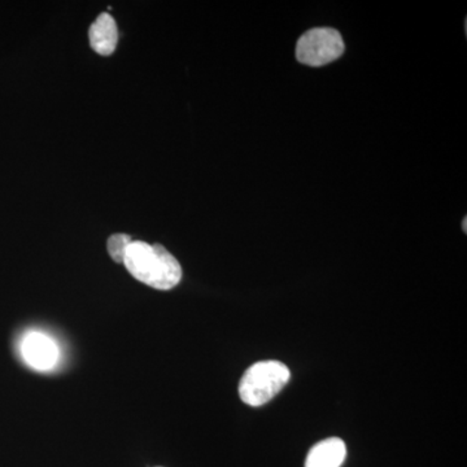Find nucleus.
I'll return each instance as SVG.
<instances>
[{"label":"nucleus","instance_id":"4","mask_svg":"<svg viewBox=\"0 0 467 467\" xmlns=\"http://www.w3.org/2000/svg\"><path fill=\"white\" fill-rule=\"evenodd\" d=\"M21 353L26 364L39 371L50 370L57 365L58 358L57 344L39 331L26 335L21 343Z\"/></svg>","mask_w":467,"mask_h":467},{"label":"nucleus","instance_id":"8","mask_svg":"<svg viewBox=\"0 0 467 467\" xmlns=\"http://www.w3.org/2000/svg\"><path fill=\"white\" fill-rule=\"evenodd\" d=\"M466 223H467V221H466V218L465 220H463V232H467V226H466Z\"/></svg>","mask_w":467,"mask_h":467},{"label":"nucleus","instance_id":"2","mask_svg":"<svg viewBox=\"0 0 467 467\" xmlns=\"http://www.w3.org/2000/svg\"><path fill=\"white\" fill-rule=\"evenodd\" d=\"M290 377V368L284 362H256L242 377L239 396L250 407H263L281 392Z\"/></svg>","mask_w":467,"mask_h":467},{"label":"nucleus","instance_id":"3","mask_svg":"<svg viewBox=\"0 0 467 467\" xmlns=\"http://www.w3.org/2000/svg\"><path fill=\"white\" fill-rule=\"evenodd\" d=\"M344 41L331 27H316L301 36L296 45V57L309 67H324L342 57Z\"/></svg>","mask_w":467,"mask_h":467},{"label":"nucleus","instance_id":"1","mask_svg":"<svg viewBox=\"0 0 467 467\" xmlns=\"http://www.w3.org/2000/svg\"><path fill=\"white\" fill-rule=\"evenodd\" d=\"M124 265L137 281L168 291L182 279V267L161 244L133 241L126 251Z\"/></svg>","mask_w":467,"mask_h":467},{"label":"nucleus","instance_id":"5","mask_svg":"<svg viewBox=\"0 0 467 467\" xmlns=\"http://www.w3.org/2000/svg\"><path fill=\"white\" fill-rule=\"evenodd\" d=\"M90 45L92 50L101 57H109L115 52L117 42H119V30L115 18L109 14H101L97 20L92 23L90 32Z\"/></svg>","mask_w":467,"mask_h":467},{"label":"nucleus","instance_id":"7","mask_svg":"<svg viewBox=\"0 0 467 467\" xmlns=\"http://www.w3.org/2000/svg\"><path fill=\"white\" fill-rule=\"evenodd\" d=\"M133 239L126 234H113L107 243V248H109V256L115 263L124 264L126 251H128L129 245L131 244Z\"/></svg>","mask_w":467,"mask_h":467},{"label":"nucleus","instance_id":"6","mask_svg":"<svg viewBox=\"0 0 467 467\" xmlns=\"http://www.w3.org/2000/svg\"><path fill=\"white\" fill-rule=\"evenodd\" d=\"M346 457L347 447L342 439H326L309 451L306 467H340Z\"/></svg>","mask_w":467,"mask_h":467}]
</instances>
